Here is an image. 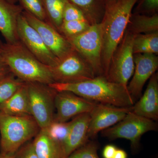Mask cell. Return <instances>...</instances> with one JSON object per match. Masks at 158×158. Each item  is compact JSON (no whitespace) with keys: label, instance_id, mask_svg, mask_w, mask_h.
Wrapping results in <instances>:
<instances>
[{"label":"cell","instance_id":"cell-29","mask_svg":"<svg viewBox=\"0 0 158 158\" xmlns=\"http://www.w3.org/2000/svg\"><path fill=\"white\" fill-rule=\"evenodd\" d=\"M62 18L63 22L73 20L87 21L81 10L68 0H66L64 5Z\"/></svg>","mask_w":158,"mask_h":158},{"label":"cell","instance_id":"cell-19","mask_svg":"<svg viewBox=\"0 0 158 158\" xmlns=\"http://www.w3.org/2000/svg\"><path fill=\"white\" fill-rule=\"evenodd\" d=\"M0 112L10 116H32L27 83L0 106Z\"/></svg>","mask_w":158,"mask_h":158},{"label":"cell","instance_id":"cell-22","mask_svg":"<svg viewBox=\"0 0 158 158\" xmlns=\"http://www.w3.org/2000/svg\"><path fill=\"white\" fill-rule=\"evenodd\" d=\"M133 54H153L158 56V32L135 35Z\"/></svg>","mask_w":158,"mask_h":158},{"label":"cell","instance_id":"cell-7","mask_svg":"<svg viewBox=\"0 0 158 158\" xmlns=\"http://www.w3.org/2000/svg\"><path fill=\"white\" fill-rule=\"evenodd\" d=\"M27 83L31 115L40 130L45 129L54 121L56 113L55 97L57 91L48 85L37 82Z\"/></svg>","mask_w":158,"mask_h":158},{"label":"cell","instance_id":"cell-2","mask_svg":"<svg viewBox=\"0 0 158 158\" xmlns=\"http://www.w3.org/2000/svg\"><path fill=\"white\" fill-rule=\"evenodd\" d=\"M48 85L57 91H70L97 103L122 107L133 106L135 104L127 87L110 81L104 76L77 83H54Z\"/></svg>","mask_w":158,"mask_h":158},{"label":"cell","instance_id":"cell-24","mask_svg":"<svg viewBox=\"0 0 158 158\" xmlns=\"http://www.w3.org/2000/svg\"><path fill=\"white\" fill-rule=\"evenodd\" d=\"M25 82L12 73L0 80V106L8 101Z\"/></svg>","mask_w":158,"mask_h":158},{"label":"cell","instance_id":"cell-1","mask_svg":"<svg viewBox=\"0 0 158 158\" xmlns=\"http://www.w3.org/2000/svg\"><path fill=\"white\" fill-rule=\"evenodd\" d=\"M138 0H112L106 3L101 24L102 33V64L106 77L111 59L126 31Z\"/></svg>","mask_w":158,"mask_h":158},{"label":"cell","instance_id":"cell-30","mask_svg":"<svg viewBox=\"0 0 158 158\" xmlns=\"http://www.w3.org/2000/svg\"><path fill=\"white\" fill-rule=\"evenodd\" d=\"M137 2L134 13L149 15L157 13L158 0H138Z\"/></svg>","mask_w":158,"mask_h":158},{"label":"cell","instance_id":"cell-18","mask_svg":"<svg viewBox=\"0 0 158 158\" xmlns=\"http://www.w3.org/2000/svg\"><path fill=\"white\" fill-rule=\"evenodd\" d=\"M37 158H66L63 144L40 130L32 140Z\"/></svg>","mask_w":158,"mask_h":158},{"label":"cell","instance_id":"cell-10","mask_svg":"<svg viewBox=\"0 0 158 158\" xmlns=\"http://www.w3.org/2000/svg\"><path fill=\"white\" fill-rule=\"evenodd\" d=\"M19 40L34 57L44 65L53 67L59 59L47 47L39 34L29 23L23 13L17 22Z\"/></svg>","mask_w":158,"mask_h":158},{"label":"cell","instance_id":"cell-11","mask_svg":"<svg viewBox=\"0 0 158 158\" xmlns=\"http://www.w3.org/2000/svg\"><path fill=\"white\" fill-rule=\"evenodd\" d=\"M23 14L39 34L47 47L59 60L74 49L67 38L48 23L38 19L24 10Z\"/></svg>","mask_w":158,"mask_h":158},{"label":"cell","instance_id":"cell-9","mask_svg":"<svg viewBox=\"0 0 158 158\" xmlns=\"http://www.w3.org/2000/svg\"><path fill=\"white\" fill-rule=\"evenodd\" d=\"M49 67L54 83H77L96 77L88 62L75 49Z\"/></svg>","mask_w":158,"mask_h":158},{"label":"cell","instance_id":"cell-35","mask_svg":"<svg viewBox=\"0 0 158 158\" xmlns=\"http://www.w3.org/2000/svg\"><path fill=\"white\" fill-rule=\"evenodd\" d=\"M14 154H11L2 153L0 152V158H13Z\"/></svg>","mask_w":158,"mask_h":158},{"label":"cell","instance_id":"cell-14","mask_svg":"<svg viewBox=\"0 0 158 158\" xmlns=\"http://www.w3.org/2000/svg\"><path fill=\"white\" fill-rule=\"evenodd\" d=\"M134 73L127 88L134 102L142 94L145 83L155 73L158 68V56L153 54H134Z\"/></svg>","mask_w":158,"mask_h":158},{"label":"cell","instance_id":"cell-25","mask_svg":"<svg viewBox=\"0 0 158 158\" xmlns=\"http://www.w3.org/2000/svg\"><path fill=\"white\" fill-rule=\"evenodd\" d=\"M91 25L86 20L63 21L59 32L66 38L77 36L87 31Z\"/></svg>","mask_w":158,"mask_h":158},{"label":"cell","instance_id":"cell-37","mask_svg":"<svg viewBox=\"0 0 158 158\" xmlns=\"http://www.w3.org/2000/svg\"><path fill=\"white\" fill-rule=\"evenodd\" d=\"M105 1V3L108 2H110V1H112V0H104Z\"/></svg>","mask_w":158,"mask_h":158},{"label":"cell","instance_id":"cell-28","mask_svg":"<svg viewBox=\"0 0 158 158\" xmlns=\"http://www.w3.org/2000/svg\"><path fill=\"white\" fill-rule=\"evenodd\" d=\"M24 11L40 20L48 23L41 0H17Z\"/></svg>","mask_w":158,"mask_h":158},{"label":"cell","instance_id":"cell-27","mask_svg":"<svg viewBox=\"0 0 158 158\" xmlns=\"http://www.w3.org/2000/svg\"><path fill=\"white\" fill-rule=\"evenodd\" d=\"M99 148L98 142L93 139H90L71 153L67 158H100L98 153Z\"/></svg>","mask_w":158,"mask_h":158},{"label":"cell","instance_id":"cell-16","mask_svg":"<svg viewBox=\"0 0 158 158\" xmlns=\"http://www.w3.org/2000/svg\"><path fill=\"white\" fill-rule=\"evenodd\" d=\"M23 9L20 6L8 0H0V32L6 42L13 43L18 41L17 22Z\"/></svg>","mask_w":158,"mask_h":158},{"label":"cell","instance_id":"cell-32","mask_svg":"<svg viewBox=\"0 0 158 158\" xmlns=\"http://www.w3.org/2000/svg\"><path fill=\"white\" fill-rule=\"evenodd\" d=\"M117 148L113 144H107L103 149L102 156L103 158H113Z\"/></svg>","mask_w":158,"mask_h":158},{"label":"cell","instance_id":"cell-15","mask_svg":"<svg viewBox=\"0 0 158 158\" xmlns=\"http://www.w3.org/2000/svg\"><path fill=\"white\" fill-rule=\"evenodd\" d=\"M132 112L145 118L156 121L158 119V74L155 73L143 94L134 104Z\"/></svg>","mask_w":158,"mask_h":158},{"label":"cell","instance_id":"cell-33","mask_svg":"<svg viewBox=\"0 0 158 158\" xmlns=\"http://www.w3.org/2000/svg\"><path fill=\"white\" fill-rule=\"evenodd\" d=\"M9 66L0 55V80L11 73Z\"/></svg>","mask_w":158,"mask_h":158},{"label":"cell","instance_id":"cell-8","mask_svg":"<svg viewBox=\"0 0 158 158\" xmlns=\"http://www.w3.org/2000/svg\"><path fill=\"white\" fill-rule=\"evenodd\" d=\"M135 35L126 30L114 52L106 77L110 81L127 87L135 69L133 52Z\"/></svg>","mask_w":158,"mask_h":158},{"label":"cell","instance_id":"cell-4","mask_svg":"<svg viewBox=\"0 0 158 158\" xmlns=\"http://www.w3.org/2000/svg\"><path fill=\"white\" fill-rule=\"evenodd\" d=\"M40 130L32 116H10L0 112V152L14 154Z\"/></svg>","mask_w":158,"mask_h":158},{"label":"cell","instance_id":"cell-6","mask_svg":"<svg viewBox=\"0 0 158 158\" xmlns=\"http://www.w3.org/2000/svg\"><path fill=\"white\" fill-rule=\"evenodd\" d=\"M66 38L88 62L95 77L104 76L102 64V33L101 23L91 25L87 31L80 35Z\"/></svg>","mask_w":158,"mask_h":158},{"label":"cell","instance_id":"cell-20","mask_svg":"<svg viewBox=\"0 0 158 158\" xmlns=\"http://www.w3.org/2000/svg\"><path fill=\"white\" fill-rule=\"evenodd\" d=\"M127 30L135 35L158 32V13L151 15L132 14Z\"/></svg>","mask_w":158,"mask_h":158},{"label":"cell","instance_id":"cell-3","mask_svg":"<svg viewBox=\"0 0 158 158\" xmlns=\"http://www.w3.org/2000/svg\"><path fill=\"white\" fill-rule=\"evenodd\" d=\"M0 55L11 73L23 81L54 83L50 67L40 62L19 40L8 43L0 40Z\"/></svg>","mask_w":158,"mask_h":158},{"label":"cell","instance_id":"cell-31","mask_svg":"<svg viewBox=\"0 0 158 158\" xmlns=\"http://www.w3.org/2000/svg\"><path fill=\"white\" fill-rule=\"evenodd\" d=\"M13 158H37L32 140L22 145L15 153Z\"/></svg>","mask_w":158,"mask_h":158},{"label":"cell","instance_id":"cell-13","mask_svg":"<svg viewBox=\"0 0 158 158\" xmlns=\"http://www.w3.org/2000/svg\"><path fill=\"white\" fill-rule=\"evenodd\" d=\"M97 103L70 91H57L54 121L65 122L80 114L90 113Z\"/></svg>","mask_w":158,"mask_h":158},{"label":"cell","instance_id":"cell-5","mask_svg":"<svg viewBox=\"0 0 158 158\" xmlns=\"http://www.w3.org/2000/svg\"><path fill=\"white\" fill-rule=\"evenodd\" d=\"M156 121L137 115L132 110L116 124L102 131V136L110 140L123 138L131 142L133 152L138 151L141 137L145 133L157 131Z\"/></svg>","mask_w":158,"mask_h":158},{"label":"cell","instance_id":"cell-23","mask_svg":"<svg viewBox=\"0 0 158 158\" xmlns=\"http://www.w3.org/2000/svg\"><path fill=\"white\" fill-rule=\"evenodd\" d=\"M48 23L59 32L63 22L62 15L66 0H41Z\"/></svg>","mask_w":158,"mask_h":158},{"label":"cell","instance_id":"cell-26","mask_svg":"<svg viewBox=\"0 0 158 158\" xmlns=\"http://www.w3.org/2000/svg\"><path fill=\"white\" fill-rule=\"evenodd\" d=\"M70 121L58 122L53 121L44 130L54 140L64 144L70 129Z\"/></svg>","mask_w":158,"mask_h":158},{"label":"cell","instance_id":"cell-36","mask_svg":"<svg viewBox=\"0 0 158 158\" xmlns=\"http://www.w3.org/2000/svg\"><path fill=\"white\" fill-rule=\"evenodd\" d=\"M8 1L12 4H16V2H18L17 0H8Z\"/></svg>","mask_w":158,"mask_h":158},{"label":"cell","instance_id":"cell-21","mask_svg":"<svg viewBox=\"0 0 158 158\" xmlns=\"http://www.w3.org/2000/svg\"><path fill=\"white\" fill-rule=\"evenodd\" d=\"M68 1L81 10L91 25L101 22L106 8V3L104 0Z\"/></svg>","mask_w":158,"mask_h":158},{"label":"cell","instance_id":"cell-34","mask_svg":"<svg viewBox=\"0 0 158 158\" xmlns=\"http://www.w3.org/2000/svg\"><path fill=\"white\" fill-rule=\"evenodd\" d=\"M113 158H128L127 154L124 150L117 148Z\"/></svg>","mask_w":158,"mask_h":158},{"label":"cell","instance_id":"cell-12","mask_svg":"<svg viewBox=\"0 0 158 158\" xmlns=\"http://www.w3.org/2000/svg\"><path fill=\"white\" fill-rule=\"evenodd\" d=\"M132 110V106L117 107L97 103L90 112L88 138L93 139L100 132L116 124Z\"/></svg>","mask_w":158,"mask_h":158},{"label":"cell","instance_id":"cell-17","mask_svg":"<svg viewBox=\"0 0 158 158\" xmlns=\"http://www.w3.org/2000/svg\"><path fill=\"white\" fill-rule=\"evenodd\" d=\"M90 120V113H85L75 116L71 120L68 136L63 144L66 158L90 140L88 136Z\"/></svg>","mask_w":158,"mask_h":158}]
</instances>
